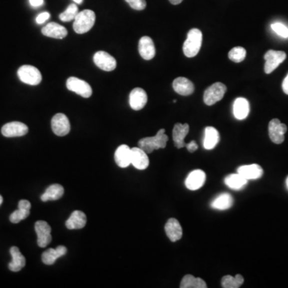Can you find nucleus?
<instances>
[{
    "label": "nucleus",
    "mask_w": 288,
    "mask_h": 288,
    "mask_svg": "<svg viewBox=\"0 0 288 288\" xmlns=\"http://www.w3.org/2000/svg\"><path fill=\"white\" fill-rule=\"evenodd\" d=\"M244 279L241 275L225 276L222 278L221 285L224 288H239L242 286Z\"/></svg>",
    "instance_id": "473e14b6"
},
{
    "label": "nucleus",
    "mask_w": 288,
    "mask_h": 288,
    "mask_svg": "<svg viewBox=\"0 0 288 288\" xmlns=\"http://www.w3.org/2000/svg\"><path fill=\"white\" fill-rule=\"evenodd\" d=\"M34 229L37 234V244L40 248H45L51 242V228L46 221L39 220L34 224Z\"/></svg>",
    "instance_id": "1a4fd4ad"
},
{
    "label": "nucleus",
    "mask_w": 288,
    "mask_h": 288,
    "mask_svg": "<svg viewBox=\"0 0 288 288\" xmlns=\"http://www.w3.org/2000/svg\"><path fill=\"white\" fill-rule=\"evenodd\" d=\"M206 182V173L202 170L192 171L185 180V186L188 190L196 191L201 188Z\"/></svg>",
    "instance_id": "ddd939ff"
},
{
    "label": "nucleus",
    "mask_w": 288,
    "mask_h": 288,
    "mask_svg": "<svg viewBox=\"0 0 288 288\" xmlns=\"http://www.w3.org/2000/svg\"><path fill=\"white\" fill-rule=\"evenodd\" d=\"M287 58L286 53L281 50H269L264 55L266 60L264 66V71L266 74H271Z\"/></svg>",
    "instance_id": "423d86ee"
},
{
    "label": "nucleus",
    "mask_w": 288,
    "mask_h": 288,
    "mask_svg": "<svg viewBox=\"0 0 288 288\" xmlns=\"http://www.w3.org/2000/svg\"><path fill=\"white\" fill-rule=\"evenodd\" d=\"M250 112V104L245 98H237L233 104V114L236 119L243 120L248 117Z\"/></svg>",
    "instance_id": "393cba45"
},
{
    "label": "nucleus",
    "mask_w": 288,
    "mask_h": 288,
    "mask_svg": "<svg viewBox=\"0 0 288 288\" xmlns=\"http://www.w3.org/2000/svg\"><path fill=\"white\" fill-rule=\"evenodd\" d=\"M186 147H187V149L188 150V151L192 152H192H195L198 149V145L196 141H192L191 143H188Z\"/></svg>",
    "instance_id": "58836bf2"
},
{
    "label": "nucleus",
    "mask_w": 288,
    "mask_h": 288,
    "mask_svg": "<svg viewBox=\"0 0 288 288\" xmlns=\"http://www.w3.org/2000/svg\"><path fill=\"white\" fill-rule=\"evenodd\" d=\"M272 29L274 30L276 34L283 38H288V27L281 22H275L272 23Z\"/></svg>",
    "instance_id": "c9c22d12"
},
{
    "label": "nucleus",
    "mask_w": 288,
    "mask_h": 288,
    "mask_svg": "<svg viewBox=\"0 0 288 288\" xmlns=\"http://www.w3.org/2000/svg\"><path fill=\"white\" fill-rule=\"evenodd\" d=\"M288 131V127L284 123H281L280 119H273L271 120L268 125V133L271 140L276 144H281L284 143V135Z\"/></svg>",
    "instance_id": "6e6552de"
},
{
    "label": "nucleus",
    "mask_w": 288,
    "mask_h": 288,
    "mask_svg": "<svg viewBox=\"0 0 288 288\" xmlns=\"http://www.w3.org/2000/svg\"><path fill=\"white\" fill-rule=\"evenodd\" d=\"M42 33L45 36L62 39L67 35V30L56 22H49L42 27Z\"/></svg>",
    "instance_id": "6ab92c4d"
},
{
    "label": "nucleus",
    "mask_w": 288,
    "mask_h": 288,
    "mask_svg": "<svg viewBox=\"0 0 288 288\" xmlns=\"http://www.w3.org/2000/svg\"><path fill=\"white\" fill-rule=\"evenodd\" d=\"M67 249L66 247L59 246L56 248H50L42 255V261L46 265H53L58 259L65 256Z\"/></svg>",
    "instance_id": "b1692460"
},
{
    "label": "nucleus",
    "mask_w": 288,
    "mask_h": 288,
    "mask_svg": "<svg viewBox=\"0 0 288 288\" xmlns=\"http://www.w3.org/2000/svg\"><path fill=\"white\" fill-rule=\"evenodd\" d=\"M220 142V133L213 127L205 128L204 132V147L206 150H212Z\"/></svg>",
    "instance_id": "cd10ccee"
},
{
    "label": "nucleus",
    "mask_w": 288,
    "mask_h": 288,
    "mask_svg": "<svg viewBox=\"0 0 288 288\" xmlns=\"http://www.w3.org/2000/svg\"><path fill=\"white\" fill-rule=\"evenodd\" d=\"M286 185H287V188H288V178H287V180H286Z\"/></svg>",
    "instance_id": "a18cd8bd"
},
{
    "label": "nucleus",
    "mask_w": 288,
    "mask_h": 288,
    "mask_svg": "<svg viewBox=\"0 0 288 288\" xmlns=\"http://www.w3.org/2000/svg\"><path fill=\"white\" fill-rule=\"evenodd\" d=\"M94 63L97 67L105 71H111L116 68V59L105 51H98L93 57Z\"/></svg>",
    "instance_id": "9b49d317"
},
{
    "label": "nucleus",
    "mask_w": 288,
    "mask_h": 288,
    "mask_svg": "<svg viewBox=\"0 0 288 288\" xmlns=\"http://www.w3.org/2000/svg\"><path fill=\"white\" fill-rule=\"evenodd\" d=\"M1 132L6 138L21 137L27 134L28 127L21 122H10L3 125Z\"/></svg>",
    "instance_id": "f8f14e48"
},
{
    "label": "nucleus",
    "mask_w": 288,
    "mask_h": 288,
    "mask_svg": "<svg viewBox=\"0 0 288 288\" xmlns=\"http://www.w3.org/2000/svg\"><path fill=\"white\" fill-rule=\"evenodd\" d=\"M247 51L242 46H236L228 53V57L235 63H240L246 58Z\"/></svg>",
    "instance_id": "72a5a7b5"
},
{
    "label": "nucleus",
    "mask_w": 288,
    "mask_h": 288,
    "mask_svg": "<svg viewBox=\"0 0 288 288\" xmlns=\"http://www.w3.org/2000/svg\"><path fill=\"white\" fill-rule=\"evenodd\" d=\"M77 4H81L83 2V0H73Z\"/></svg>",
    "instance_id": "37998d69"
},
{
    "label": "nucleus",
    "mask_w": 288,
    "mask_h": 288,
    "mask_svg": "<svg viewBox=\"0 0 288 288\" xmlns=\"http://www.w3.org/2000/svg\"><path fill=\"white\" fill-rule=\"evenodd\" d=\"M139 52L142 58L145 60H151L155 57V44L150 37L143 36L139 39Z\"/></svg>",
    "instance_id": "dca6fc26"
},
{
    "label": "nucleus",
    "mask_w": 288,
    "mask_h": 288,
    "mask_svg": "<svg viewBox=\"0 0 288 288\" xmlns=\"http://www.w3.org/2000/svg\"><path fill=\"white\" fill-rule=\"evenodd\" d=\"M131 164L138 170L147 169L149 166V158L140 147L131 148Z\"/></svg>",
    "instance_id": "2eb2a0df"
},
{
    "label": "nucleus",
    "mask_w": 288,
    "mask_h": 288,
    "mask_svg": "<svg viewBox=\"0 0 288 288\" xmlns=\"http://www.w3.org/2000/svg\"><path fill=\"white\" fill-rule=\"evenodd\" d=\"M237 173L240 174L247 180H257L262 177L264 170L258 164L241 166L237 169Z\"/></svg>",
    "instance_id": "412c9836"
},
{
    "label": "nucleus",
    "mask_w": 288,
    "mask_h": 288,
    "mask_svg": "<svg viewBox=\"0 0 288 288\" xmlns=\"http://www.w3.org/2000/svg\"><path fill=\"white\" fill-rule=\"evenodd\" d=\"M282 88L284 92L288 95V74L285 77V79H284V82L282 83Z\"/></svg>",
    "instance_id": "a19ab883"
},
{
    "label": "nucleus",
    "mask_w": 288,
    "mask_h": 288,
    "mask_svg": "<svg viewBox=\"0 0 288 288\" xmlns=\"http://www.w3.org/2000/svg\"><path fill=\"white\" fill-rule=\"evenodd\" d=\"M10 253L12 256V261L8 264V268L11 272H18L22 270L26 265V259L22 256L17 247H12L10 249Z\"/></svg>",
    "instance_id": "bb28decb"
},
{
    "label": "nucleus",
    "mask_w": 288,
    "mask_h": 288,
    "mask_svg": "<svg viewBox=\"0 0 288 288\" xmlns=\"http://www.w3.org/2000/svg\"><path fill=\"white\" fill-rule=\"evenodd\" d=\"M87 224V216L81 211H75L66 221V227L69 230L82 229Z\"/></svg>",
    "instance_id": "a878e982"
},
{
    "label": "nucleus",
    "mask_w": 288,
    "mask_h": 288,
    "mask_svg": "<svg viewBox=\"0 0 288 288\" xmlns=\"http://www.w3.org/2000/svg\"><path fill=\"white\" fill-rule=\"evenodd\" d=\"M189 129V125L188 123H185V124L176 123L174 127L173 131H172V137H173L175 146L179 149L187 145L184 142V139L188 135Z\"/></svg>",
    "instance_id": "aec40b11"
},
{
    "label": "nucleus",
    "mask_w": 288,
    "mask_h": 288,
    "mask_svg": "<svg viewBox=\"0 0 288 288\" xmlns=\"http://www.w3.org/2000/svg\"><path fill=\"white\" fill-rule=\"evenodd\" d=\"M180 288H207V284L204 280L201 278H196L192 275H187L184 276L181 283H180Z\"/></svg>",
    "instance_id": "2f4dec72"
},
{
    "label": "nucleus",
    "mask_w": 288,
    "mask_h": 288,
    "mask_svg": "<svg viewBox=\"0 0 288 288\" xmlns=\"http://www.w3.org/2000/svg\"><path fill=\"white\" fill-rule=\"evenodd\" d=\"M227 91L226 85L222 83H216L206 89L204 94V101L208 106H212L224 98Z\"/></svg>",
    "instance_id": "39448f33"
},
{
    "label": "nucleus",
    "mask_w": 288,
    "mask_h": 288,
    "mask_svg": "<svg viewBox=\"0 0 288 288\" xmlns=\"http://www.w3.org/2000/svg\"><path fill=\"white\" fill-rule=\"evenodd\" d=\"M79 13L78 6L75 3L69 5L67 10L64 12L59 14V19L63 22H70V21L75 20V17Z\"/></svg>",
    "instance_id": "f704fd0d"
},
{
    "label": "nucleus",
    "mask_w": 288,
    "mask_h": 288,
    "mask_svg": "<svg viewBox=\"0 0 288 288\" xmlns=\"http://www.w3.org/2000/svg\"><path fill=\"white\" fill-rule=\"evenodd\" d=\"M169 1L171 4L173 5L180 4V3L183 2V0H169Z\"/></svg>",
    "instance_id": "79ce46f5"
},
{
    "label": "nucleus",
    "mask_w": 288,
    "mask_h": 288,
    "mask_svg": "<svg viewBox=\"0 0 288 288\" xmlns=\"http://www.w3.org/2000/svg\"><path fill=\"white\" fill-rule=\"evenodd\" d=\"M30 207L31 205L28 200H20L18 202V209L14 211L10 216V221L12 224H18L25 220L30 215Z\"/></svg>",
    "instance_id": "5701e85b"
},
{
    "label": "nucleus",
    "mask_w": 288,
    "mask_h": 288,
    "mask_svg": "<svg viewBox=\"0 0 288 288\" xmlns=\"http://www.w3.org/2000/svg\"><path fill=\"white\" fill-rule=\"evenodd\" d=\"M2 201H3V199H2V196H0V205L2 204Z\"/></svg>",
    "instance_id": "c03bdc74"
},
{
    "label": "nucleus",
    "mask_w": 288,
    "mask_h": 288,
    "mask_svg": "<svg viewBox=\"0 0 288 288\" xmlns=\"http://www.w3.org/2000/svg\"><path fill=\"white\" fill-rule=\"evenodd\" d=\"M224 183L231 189L240 190L247 185L248 180L239 173L232 174L225 178Z\"/></svg>",
    "instance_id": "7c9ffc66"
},
{
    "label": "nucleus",
    "mask_w": 288,
    "mask_h": 288,
    "mask_svg": "<svg viewBox=\"0 0 288 288\" xmlns=\"http://www.w3.org/2000/svg\"><path fill=\"white\" fill-rule=\"evenodd\" d=\"M50 14L48 12H42L38 14L36 17V22L38 24H42L44 23L49 18H50Z\"/></svg>",
    "instance_id": "4c0bfd02"
},
{
    "label": "nucleus",
    "mask_w": 288,
    "mask_h": 288,
    "mask_svg": "<svg viewBox=\"0 0 288 288\" xmlns=\"http://www.w3.org/2000/svg\"><path fill=\"white\" fill-rule=\"evenodd\" d=\"M64 194V188L60 184H52L46 188V192L41 196L42 202L54 201L62 198Z\"/></svg>",
    "instance_id": "c85d7f7f"
},
{
    "label": "nucleus",
    "mask_w": 288,
    "mask_h": 288,
    "mask_svg": "<svg viewBox=\"0 0 288 288\" xmlns=\"http://www.w3.org/2000/svg\"><path fill=\"white\" fill-rule=\"evenodd\" d=\"M18 76L22 83L35 86L42 81V75L36 67L30 65H23L18 70Z\"/></svg>",
    "instance_id": "20e7f679"
},
{
    "label": "nucleus",
    "mask_w": 288,
    "mask_h": 288,
    "mask_svg": "<svg viewBox=\"0 0 288 288\" xmlns=\"http://www.w3.org/2000/svg\"><path fill=\"white\" fill-rule=\"evenodd\" d=\"M202 42H203V34L201 30L197 28H193L190 30L183 46V50L186 56L192 58L197 55L201 48Z\"/></svg>",
    "instance_id": "f03ea898"
},
{
    "label": "nucleus",
    "mask_w": 288,
    "mask_h": 288,
    "mask_svg": "<svg viewBox=\"0 0 288 288\" xmlns=\"http://www.w3.org/2000/svg\"><path fill=\"white\" fill-rule=\"evenodd\" d=\"M115 163L122 168H125L131 164V148L125 144L119 146L115 152Z\"/></svg>",
    "instance_id": "4be33fe9"
},
{
    "label": "nucleus",
    "mask_w": 288,
    "mask_h": 288,
    "mask_svg": "<svg viewBox=\"0 0 288 288\" xmlns=\"http://www.w3.org/2000/svg\"><path fill=\"white\" fill-rule=\"evenodd\" d=\"M165 232L171 242H176L183 237V229L180 222L175 218H171L165 224Z\"/></svg>",
    "instance_id": "f3484780"
},
{
    "label": "nucleus",
    "mask_w": 288,
    "mask_h": 288,
    "mask_svg": "<svg viewBox=\"0 0 288 288\" xmlns=\"http://www.w3.org/2000/svg\"><path fill=\"white\" fill-rule=\"evenodd\" d=\"M125 1L134 10H143L147 6L145 0H125Z\"/></svg>",
    "instance_id": "e433bc0d"
},
{
    "label": "nucleus",
    "mask_w": 288,
    "mask_h": 288,
    "mask_svg": "<svg viewBox=\"0 0 288 288\" xmlns=\"http://www.w3.org/2000/svg\"><path fill=\"white\" fill-rule=\"evenodd\" d=\"M30 6L33 7H38L44 3V0H29Z\"/></svg>",
    "instance_id": "ea45409f"
},
{
    "label": "nucleus",
    "mask_w": 288,
    "mask_h": 288,
    "mask_svg": "<svg viewBox=\"0 0 288 288\" xmlns=\"http://www.w3.org/2000/svg\"><path fill=\"white\" fill-rule=\"evenodd\" d=\"M233 203H234V200L230 194L223 193L220 196H218L212 202L211 206L214 209L224 211V210H228L232 208Z\"/></svg>",
    "instance_id": "c756f323"
},
{
    "label": "nucleus",
    "mask_w": 288,
    "mask_h": 288,
    "mask_svg": "<svg viewBox=\"0 0 288 288\" xmlns=\"http://www.w3.org/2000/svg\"><path fill=\"white\" fill-rule=\"evenodd\" d=\"M95 13L91 10H84L75 17L73 29L77 34H85L92 28L95 22Z\"/></svg>",
    "instance_id": "7ed1b4c3"
},
{
    "label": "nucleus",
    "mask_w": 288,
    "mask_h": 288,
    "mask_svg": "<svg viewBox=\"0 0 288 288\" xmlns=\"http://www.w3.org/2000/svg\"><path fill=\"white\" fill-rule=\"evenodd\" d=\"M147 103V95L143 88L136 87L130 93L129 103L131 108L139 111L145 107Z\"/></svg>",
    "instance_id": "4468645a"
},
{
    "label": "nucleus",
    "mask_w": 288,
    "mask_h": 288,
    "mask_svg": "<svg viewBox=\"0 0 288 288\" xmlns=\"http://www.w3.org/2000/svg\"><path fill=\"white\" fill-rule=\"evenodd\" d=\"M173 89L179 95L188 96L192 95L195 91V86L192 81L184 77H178L174 80Z\"/></svg>",
    "instance_id": "a211bd4d"
},
{
    "label": "nucleus",
    "mask_w": 288,
    "mask_h": 288,
    "mask_svg": "<svg viewBox=\"0 0 288 288\" xmlns=\"http://www.w3.org/2000/svg\"><path fill=\"white\" fill-rule=\"evenodd\" d=\"M167 141L168 136L165 135V130L161 129L153 137H146L140 139L138 144L139 147L145 151L146 153L150 154L155 150L165 148Z\"/></svg>",
    "instance_id": "f257e3e1"
},
{
    "label": "nucleus",
    "mask_w": 288,
    "mask_h": 288,
    "mask_svg": "<svg viewBox=\"0 0 288 288\" xmlns=\"http://www.w3.org/2000/svg\"><path fill=\"white\" fill-rule=\"evenodd\" d=\"M67 87L69 91L76 93L83 98H89L92 95V89L90 84L76 77H70L67 79Z\"/></svg>",
    "instance_id": "0eeeda50"
},
{
    "label": "nucleus",
    "mask_w": 288,
    "mask_h": 288,
    "mask_svg": "<svg viewBox=\"0 0 288 288\" xmlns=\"http://www.w3.org/2000/svg\"><path fill=\"white\" fill-rule=\"evenodd\" d=\"M51 128L53 132L58 136H65L71 131V124L67 115L58 113L51 119Z\"/></svg>",
    "instance_id": "9d476101"
}]
</instances>
